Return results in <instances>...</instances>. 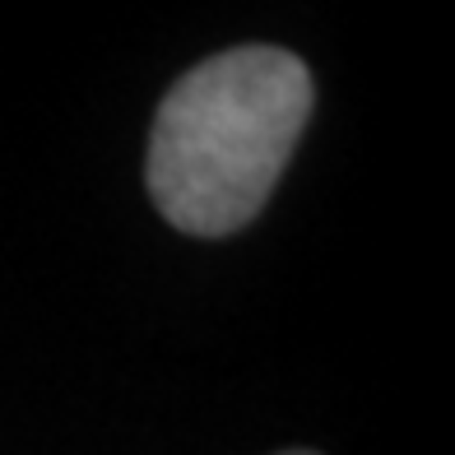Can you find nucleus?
Returning a JSON list of instances; mask_svg holds the SVG:
<instances>
[{"instance_id":"1","label":"nucleus","mask_w":455,"mask_h":455,"mask_svg":"<svg viewBox=\"0 0 455 455\" xmlns=\"http://www.w3.org/2000/svg\"><path fill=\"white\" fill-rule=\"evenodd\" d=\"M312 70L283 47H233L168 89L149 135V196L177 233L228 237L270 200L312 116Z\"/></svg>"},{"instance_id":"2","label":"nucleus","mask_w":455,"mask_h":455,"mask_svg":"<svg viewBox=\"0 0 455 455\" xmlns=\"http://www.w3.org/2000/svg\"><path fill=\"white\" fill-rule=\"evenodd\" d=\"M283 455H316V451H283Z\"/></svg>"}]
</instances>
